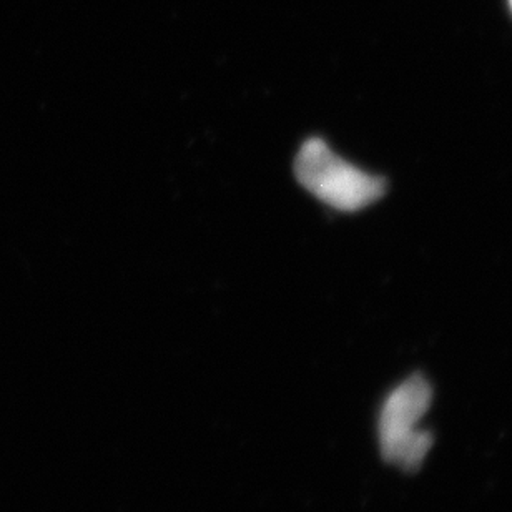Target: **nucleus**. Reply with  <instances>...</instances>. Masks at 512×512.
I'll list each match as a JSON object with an SVG mask.
<instances>
[{
    "label": "nucleus",
    "instance_id": "f03ea898",
    "mask_svg": "<svg viewBox=\"0 0 512 512\" xmlns=\"http://www.w3.org/2000/svg\"><path fill=\"white\" fill-rule=\"evenodd\" d=\"M433 389L421 375L409 376L388 394L380 413L381 453L388 463L406 471L421 468L433 436L419 428V421L428 413Z\"/></svg>",
    "mask_w": 512,
    "mask_h": 512
},
{
    "label": "nucleus",
    "instance_id": "7ed1b4c3",
    "mask_svg": "<svg viewBox=\"0 0 512 512\" xmlns=\"http://www.w3.org/2000/svg\"><path fill=\"white\" fill-rule=\"evenodd\" d=\"M509 7H511L512 10V0H509Z\"/></svg>",
    "mask_w": 512,
    "mask_h": 512
},
{
    "label": "nucleus",
    "instance_id": "f257e3e1",
    "mask_svg": "<svg viewBox=\"0 0 512 512\" xmlns=\"http://www.w3.org/2000/svg\"><path fill=\"white\" fill-rule=\"evenodd\" d=\"M298 182L316 198L340 212H358L380 200L386 180L363 172L338 157L321 138H310L296 155Z\"/></svg>",
    "mask_w": 512,
    "mask_h": 512
}]
</instances>
